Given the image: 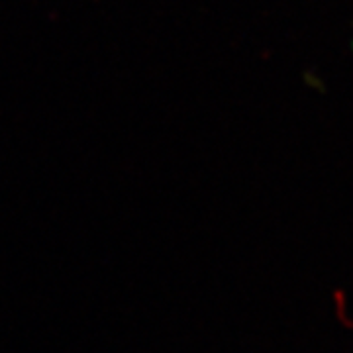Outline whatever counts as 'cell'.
Returning <instances> with one entry per match:
<instances>
[]
</instances>
